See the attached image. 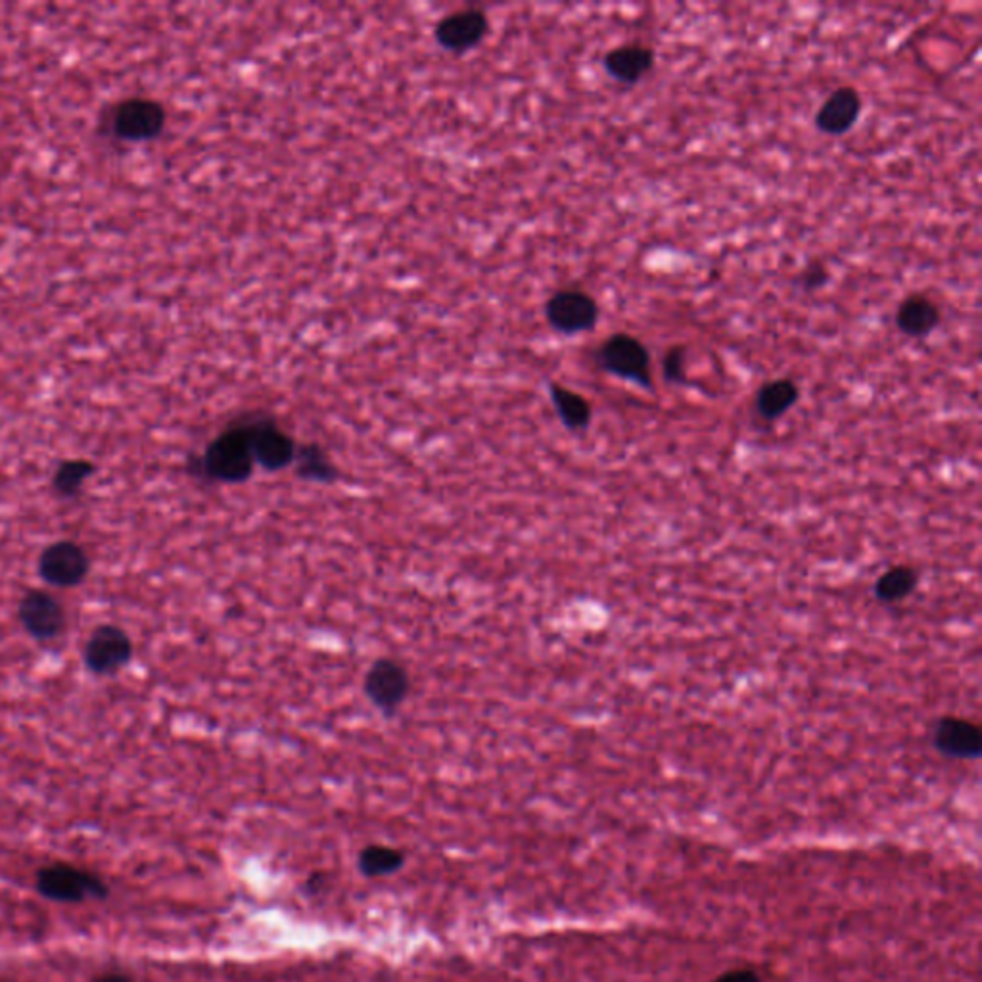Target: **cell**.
Listing matches in <instances>:
<instances>
[{
    "label": "cell",
    "instance_id": "obj_23",
    "mask_svg": "<svg viewBox=\"0 0 982 982\" xmlns=\"http://www.w3.org/2000/svg\"><path fill=\"white\" fill-rule=\"evenodd\" d=\"M829 280H831V273L819 259H811L810 264L806 265L805 269L797 275V285L808 294L818 293L824 286H827Z\"/></svg>",
    "mask_w": 982,
    "mask_h": 982
},
{
    "label": "cell",
    "instance_id": "obj_6",
    "mask_svg": "<svg viewBox=\"0 0 982 982\" xmlns=\"http://www.w3.org/2000/svg\"><path fill=\"white\" fill-rule=\"evenodd\" d=\"M254 461L267 472L293 467L298 443L269 415H248Z\"/></svg>",
    "mask_w": 982,
    "mask_h": 982
},
{
    "label": "cell",
    "instance_id": "obj_1",
    "mask_svg": "<svg viewBox=\"0 0 982 982\" xmlns=\"http://www.w3.org/2000/svg\"><path fill=\"white\" fill-rule=\"evenodd\" d=\"M254 453L249 419H236L207 443L204 453L194 457L188 470L196 477L219 484H243L254 474Z\"/></svg>",
    "mask_w": 982,
    "mask_h": 982
},
{
    "label": "cell",
    "instance_id": "obj_9",
    "mask_svg": "<svg viewBox=\"0 0 982 982\" xmlns=\"http://www.w3.org/2000/svg\"><path fill=\"white\" fill-rule=\"evenodd\" d=\"M91 559L85 549L73 541H57L44 549L39 559V572L44 582L54 587H73L85 580Z\"/></svg>",
    "mask_w": 982,
    "mask_h": 982
},
{
    "label": "cell",
    "instance_id": "obj_25",
    "mask_svg": "<svg viewBox=\"0 0 982 982\" xmlns=\"http://www.w3.org/2000/svg\"><path fill=\"white\" fill-rule=\"evenodd\" d=\"M93 982H133V979L123 975V973H104V975L96 976Z\"/></svg>",
    "mask_w": 982,
    "mask_h": 982
},
{
    "label": "cell",
    "instance_id": "obj_13",
    "mask_svg": "<svg viewBox=\"0 0 982 982\" xmlns=\"http://www.w3.org/2000/svg\"><path fill=\"white\" fill-rule=\"evenodd\" d=\"M863 110V100L856 86L842 85L829 94L814 115V127L821 135L842 136L855 127Z\"/></svg>",
    "mask_w": 982,
    "mask_h": 982
},
{
    "label": "cell",
    "instance_id": "obj_7",
    "mask_svg": "<svg viewBox=\"0 0 982 982\" xmlns=\"http://www.w3.org/2000/svg\"><path fill=\"white\" fill-rule=\"evenodd\" d=\"M165 110L160 102L152 99L123 100L114 114V133L122 141L143 143L152 141L164 133Z\"/></svg>",
    "mask_w": 982,
    "mask_h": 982
},
{
    "label": "cell",
    "instance_id": "obj_14",
    "mask_svg": "<svg viewBox=\"0 0 982 982\" xmlns=\"http://www.w3.org/2000/svg\"><path fill=\"white\" fill-rule=\"evenodd\" d=\"M656 64L655 50L648 44L626 43L608 50L603 58V68L608 78L622 85H637L653 72Z\"/></svg>",
    "mask_w": 982,
    "mask_h": 982
},
{
    "label": "cell",
    "instance_id": "obj_4",
    "mask_svg": "<svg viewBox=\"0 0 982 982\" xmlns=\"http://www.w3.org/2000/svg\"><path fill=\"white\" fill-rule=\"evenodd\" d=\"M601 307L591 294L577 288L556 290L545 304L549 327L563 336L584 335L597 327Z\"/></svg>",
    "mask_w": 982,
    "mask_h": 982
},
{
    "label": "cell",
    "instance_id": "obj_20",
    "mask_svg": "<svg viewBox=\"0 0 982 982\" xmlns=\"http://www.w3.org/2000/svg\"><path fill=\"white\" fill-rule=\"evenodd\" d=\"M406 863L401 850L385 845H370L359 856V869L367 877H385L396 873Z\"/></svg>",
    "mask_w": 982,
    "mask_h": 982
},
{
    "label": "cell",
    "instance_id": "obj_16",
    "mask_svg": "<svg viewBox=\"0 0 982 982\" xmlns=\"http://www.w3.org/2000/svg\"><path fill=\"white\" fill-rule=\"evenodd\" d=\"M800 399V388L792 378H774L756 392V413L766 422H776L789 413Z\"/></svg>",
    "mask_w": 982,
    "mask_h": 982
},
{
    "label": "cell",
    "instance_id": "obj_15",
    "mask_svg": "<svg viewBox=\"0 0 982 982\" xmlns=\"http://www.w3.org/2000/svg\"><path fill=\"white\" fill-rule=\"evenodd\" d=\"M894 323L902 335L923 340L940 327L942 309L925 294H910L898 304Z\"/></svg>",
    "mask_w": 982,
    "mask_h": 982
},
{
    "label": "cell",
    "instance_id": "obj_21",
    "mask_svg": "<svg viewBox=\"0 0 982 982\" xmlns=\"http://www.w3.org/2000/svg\"><path fill=\"white\" fill-rule=\"evenodd\" d=\"M93 463H89L85 459H70L58 467L52 478V485L60 495L73 498L81 491L89 477H93Z\"/></svg>",
    "mask_w": 982,
    "mask_h": 982
},
{
    "label": "cell",
    "instance_id": "obj_24",
    "mask_svg": "<svg viewBox=\"0 0 982 982\" xmlns=\"http://www.w3.org/2000/svg\"><path fill=\"white\" fill-rule=\"evenodd\" d=\"M713 982H766L764 981V976L756 971V969L750 968H735L729 969L726 973H722V975L716 976Z\"/></svg>",
    "mask_w": 982,
    "mask_h": 982
},
{
    "label": "cell",
    "instance_id": "obj_19",
    "mask_svg": "<svg viewBox=\"0 0 982 982\" xmlns=\"http://www.w3.org/2000/svg\"><path fill=\"white\" fill-rule=\"evenodd\" d=\"M918 585V570L908 564H897L881 574L873 585V593L881 603H900L910 597Z\"/></svg>",
    "mask_w": 982,
    "mask_h": 982
},
{
    "label": "cell",
    "instance_id": "obj_11",
    "mask_svg": "<svg viewBox=\"0 0 982 982\" xmlns=\"http://www.w3.org/2000/svg\"><path fill=\"white\" fill-rule=\"evenodd\" d=\"M490 31V18L484 10L469 8L461 12L446 16L438 22L434 37L438 44L453 54H464L477 49Z\"/></svg>",
    "mask_w": 982,
    "mask_h": 982
},
{
    "label": "cell",
    "instance_id": "obj_17",
    "mask_svg": "<svg viewBox=\"0 0 982 982\" xmlns=\"http://www.w3.org/2000/svg\"><path fill=\"white\" fill-rule=\"evenodd\" d=\"M549 398L559 419L572 432H584L593 419V407L582 393L570 390L559 382H549Z\"/></svg>",
    "mask_w": 982,
    "mask_h": 982
},
{
    "label": "cell",
    "instance_id": "obj_8",
    "mask_svg": "<svg viewBox=\"0 0 982 982\" xmlns=\"http://www.w3.org/2000/svg\"><path fill=\"white\" fill-rule=\"evenodd\" d=\"M86 668L99 676H112L125 668L133 656V643L127 632L114 624L94 630L85 645Z\"/></svg>",
    "mask_w": 982,
    "mask_h": 982
},
{
    "label": "cell",
    "instance_id": "obj_2",
    "mask_svg": "<svg viewBox=\"0 0 982 982\" xmlns=\"http://www.w3.org/2000/svg\"><path fill=\"white\" fill-rule=\"evenodd\" d=\"M593 359L599 369L620 378L624 382H634L647 392L655 390L653 375V357L645 342L630 333H614L599 344L593 351Z\"/></svg>",
    "mask_w": 982,
    "mask_h": 982
},
{
    "label": "cell",
    "instance_id": "obj_10",
    "mask_svg": "<svg viewBox=\"0 0 982 982\" xmlns=\"http://www.w3.org/2000/svg\"><path fill=\"white\" fill-rule=\"evenodd\" d=\"M18 618L31 637L39 641L57 640L65 626V611L52 593L31 590L18 606Z\"/></svg>",
    "mask_w": 982,
    "mask_h": 982
},
{
    "label": "cell",
    "instance_id": "obj_12",
    "mask_svg": "<svg viewBox=\"0 0 982 982\" xmlns=\"http://www.w3.org/2000/svg\"><path fill=\"white\" fill-rule=\"evenodd\" d=\"M931 743L940 755L952 760H979L982 755L981 727L971 719L958 716L937 719Z\"/></svg>",
    "mask_w": 982,
    "mask_h": 982
},
{
    "label": "cell",
    "instance_id": "obj_18",
    "mask_svg": "<svg viewBox=\"0 0 982 982\" xmlns=\"http://www.w3.org/2000/svg\"><path fill=\"white\" fill-rule=\"evenodd\" d=\"M294 467H296V477L307 480V482L333 484L340 478V470L333 463V459L328 457L325 449L320 448L319 443L298 446Z\"/></svg>",
    "mask_w": 982,
    "mask_h": 982
},
{
    "label": "cell",
    "instance_id": "obj_3",
    "mask_svg": "<svg viewBox=\"0 0 982 982\" xmlns=\"http://www.w3.org/2000/svg\"><path fill=\"white\" fill-rule=\"evenodd\" d=\"M37 889L57 902H83L85 898H106L108 887L99 876L72 863H50L37 873Z\"/></svg>",
    "mask_w": 982,
    "mask_h": 982
},
{
    "label": "cell",
    "instance_id": "obj_22",
    "mask_svg": "<svg viewBox=\"0 0 982 982\" xmlns=\"http://www.w3.org/2000/svg\"><path fill=\"white\" fill-rule=\"evenodd\" d=\"M687 346L685 344H672L663 356V378L668 385L685 386L687 378Z\"/></svg>",
    "mask_w": 982,
    "mask_h": 982
},
{
    "label": "cell",
    "instance_id": "obj_5",
    "mask_svg": "<svg viewBox=\"0 0 982 982\" xmlns=\"http://www.w3.org/2000/svg\"><path fill=\"white\" fill-rule=\"evenodd\" d=\"M411 691V677L403 664L393 658H378L365 674L364 693L370 705L386 718H393Z\"/></svg>",
    "mask_w": 982,
    "mask_h": 982
}]
</instances>
